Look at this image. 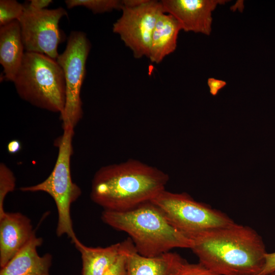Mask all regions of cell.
I'll return each instance as SVG.
<instances>
[{
	"label": "cell",
	"mask_w": 275,
	"mask_h": 275,
	"mask_svg": "<svg viewBox=\"0 0 275 275\" xmlns=\"http://www.w3.org/2000/svg\"><path fill=\"white\" fill-rule=\"evenodd\" d=\"M67 15L62 7L38 11L24 7L18 21L25 51L43 54L57 60L58 47L63 39L59 22Z\"/></svg>",
	"instance_id": "cell-9"
},
{
	"label": "cell",
	"mask_w": 275,
	"mask_h": 275,
	"mask_svg": "<svg viewBox=\"0 0 275 275\" xmlns=\"http://www.w3.org/2000/svg\"><path fill=\"white\" fill-rule=\"evenodd\" d=\"M133 244L130 238L105 248L89 247L79 240L74 244L81 254L82 275H103L118 257Z\"/></svg>",
	"instance_id": "cell-15"
},
{
	"label": "cell",
	"mask_w": 275,
	"mask_h": 275,
	"mask_svg": "<svg viewBox=\"0 0 275 275\" xmlns=\"http://www.w3.org/2000/svg\"><path fill=\"white\" fill-rule=\"evenodd\" d=\"M168 174L130 159L100 168L92 181L90 197L104 210L123 211L151 201L166 189Z\"/></svg>",
	"instance_id": "cell-2"
},
{
	"label": "cell",
	"mask_w": 275,
	"mask_h": 275,
	"mask_svg": "<svg viewBox=\"0 0 275 275\" xmlns=\"http://www.w3.org/2000/svg\"><path fill=\"white\" fill-rule=\"evenodd\" d=\"M101 218L113 228L128 234L137 253L145 257L191 246V239L175 228L151 201L126 210H104Z\"/></svg>",
	"instance_id": "cell-3"
},
{
	"label": "cell",
	"mask_w": 275,
	"mask_h": 275,
	"mask_svg": "<svg viewBox=\"0 0 275 275\" xmlns=\"http://www.w3.org/2000/svg\"><path fill=\"white\" fill-rule=\"evenodd\" d=\"M24 11V5L16 0L0 1V26L18 20Z\"/></svg>",
	"instance_id": "cell-18"
},
{
	"label": "cell",
	"mask_w": 275,
	"mask_h": 275,
	"mask_svg": "<svg viewBox=\"0 0 275 275\" xmlns=\"http://www.w3.org/2000/svg\"><path fill=\"white\" fill-rule=\"evenodd\" d=\"M151 201L175 228L189 239L206 231L234 223L225 213L195 201L186 193H173L164 189Z\"/></svg>",
	"instance_id": "cell-6"
},
{
	"label": "cell",
	"mask_w": 275,
	"mask_h": 275,
	"mask_svg": "<svg viewBox=\"0 0 275 275\" xmlns=\"http://www.w3.org/2000/svg\"><path fill=\"white\" fill-rule=\"evenodd\" d=\"M178 275H219L210 270L200 263L183 264Z\"/></svg>",
	"instance_id": "cell-21"
},
{
	"label": "cell",
	"mask_w": 275,
	"mask_h": 275,
	"mask_svg": "<svg viewBox=\"0 0 275 275\" xmlns=\"http://www.w3.org/2000/svg\"><path fill=\"white\" fill-rule=\"evenodd\" d=\"M225 0H162L164 12L172 15L182 30L209 35L213 11Z\"/></svg>",
	"instance_id": "cell-10"
},
{
	"label": "cell",
	"mask_w": 275,
	"mask_h": 275,
	"mask_svg": "<svg viewBox=\"0 0 275 275\" xmlns=\"http://www.w3.org/2000/svg\"><path fill=\"white\" fill-rule=\"evenodd\" d=\"M74 129L71 127L63 129V133L57 141L59 150L56 163L48 177L36 185L20 188L23 192H45L53 199L58 214L57 235H67L73 244L78 239L73 230L70 208L81 194L80 187L73 182L71 174Z\"/></svg>",
	"instance_id": "cell-5"
},
{
	"label": "cell",
	"mask_w": 275,
	"mask_h": 275,
	"mask_svg": "<svg viewBox=\"0 0 275 275\" xmlns=\"http://www.w3.org/2000/svg\"><path fill=\"white\" fill-rule=\"evenodd\" d=\"M275 272V252L267 253L264 265L257 275H270Z\"/></svg>",
	"instance_id": "cell-22"
},
{
	"label": "cell",
	"mask_w": 275,
	"mask_h": 275,
	"mask_svg": "<svg viewBox=\"0 0 275 275\" xmlns=\"http://www.w3.org/2000/svg\"><path fill=\"white\" fill-rule=\"evenodd\" d=\"M199 263L219 275H257L267 254L261 237L252 228L235 223L190 238Z\"/></svg>",
	"instance_id": "cell-1"
},
{
	"label": "cell",
	"mask_w": 275,
	"mask_h": 275,
	"mask_svg": "<svg viewBox=\"0 0 275 275\" xmlns=\"http://www.w3.org/2000/svg\"><path fill=\"white\" fill-rule=\"evenodd\" d=\"M43 239L35 232L25 245L1 268L0 275H50L52 257L49 253L40 256L37 248Z\"/></svg>",
	"instance_id": "cell-12"
},
{
	"label": "cell",
	"mask_w": 275,
	"mask_h": 275,
	"mask_svg": "<svg viewBox=\"0 0 275 275\" xmlns=\"http://www.w3.org/2000/svg\"><path fill=\"white\" fill-rule=\"evenodd\" d=\"M270 275H275V272L272 273Z\"/></svg>",
	"instance_id": "cell-26"
},
{
	"label": "cell",
	"mask_w": 275,
	"mask_h": 275,
	"mask_svg": "<svg viewBox=\"0 0 275 275\" xmlns=\"http://www.w3.org/2000/svg\"><path fill=\"white\" fill-rule=\"evenodd\" d=\"M65 3L68 9L84 7L95 14L122 10L124 6V1L120 0H66Z\"/></svg>",
	"instance_id": "cell-17"
},
{
	"label": "cell",
	"mask_w": 275,
	"mask_h": 275,
	"mask_svg": "<svg viewBox=\"0 0 275 275\" xmlns=\"http://www.w3.org/2000/svg\"><path fill=\"white\" fill-rule=\"evenodd\" d=\"M52 2V0H31L29 3L24 5V7L32 11H41L46 9L45 8Z\"/></svg>",
	"instance_id": "cell-23"
},
{
	"label": "cell",
	"mask_w": 275,
	"mask_h": 275,
	"mask_svg": "<svg viewBox=\"0 0 275 275\" xmlns=\"http://www.w3.org/2000/svg\"><path fill=\"white\" fill-rule=\"evenodd\" d=\"M121 17L113 31L132 52L136 59L148 58L152 33L160 16L165 13L161 1L124 0Z\"/></svg>",
	"instance_id": "cell-8"
},
{
	"label": "cell",
	"mask_w": 275,
	"mask_h": 275,
	"mask_svg": "<svg viewBox=\"0 0 275 275\" xmlns=\"http://www.w3.org/2000/svg\"><path fill=\"white\" fill-rule=\"evenodd\" d=\"M22 146L20 142L17 140L10 141L7 144V150L10 154L18 153L21 149Z\"/></svg>",
	"instance_id": "cell-25"
},
{
	"label": "cell",
	"mask_w": 275,
	"mask_h": 275,
	"mask_svg": "<svg viewBox=\"0 0 275 275\" xmlns=\"http://www.w3.org/2000/svg\"><path fill=\"white\" fill-rule=\"evenodd\" d=\"M186 262L176 253L170 251L148 257L140 255L134 249L128 255L127 275H178Z\"/></svg>",
	"instance_id": "cell-13"
},
{
	"label": "cell",
	"mask_w": 275,
	"mask_h": 275,
	"mask_svg": "<svg viewBox=\"0 0 275 275\" xmlns=\"http://www.w3.org/2000/svg\"><path fill=\"white\" fill-rule=\"evenodd\" d=\"M13 82L22 100L49 112H63L66 101L65 76L56 60L25 51Z\"/></svg>",
	"instance_id": "cell-4"
},
{
	"label": "cell",
	"mask_w": 275,
	"mask_h": 275,
	"mask_svg": "<svg viewBox=\"0 0 275 275\" xmlns=\"http://www.w3.org/2000/svg\"><path fill=\"white\" fill-rule=\"evenodd\" d=\"M227 83L225 81L210 77L207 79V85L209 88L210 94L216 96L219 90L223 88Z\"/></svg>",
	"instance_id": "cell-24"
},
{
	"label": "cell",
	"mask_w": 275,
	"mask_h": 275,
	"mask_svg": "<svg viewBox=\"0 0 275 275\" xmlns=\"http://www.w3.org/2000/svg\"><path fill=\"white\" fill-rule=\"evenodd\" d=\"M90 49L91 43L84 32L72 31L65 49L56 60L63 70L66 85L65 104L61 114L63 129L74 128L82 117L80 91Z\"/></svg>",
	"instance_id": "cell-7"
},
{
	"label": "cell",
	"mask_w": 275,
	"mask_h": 275,
	"mask_svg": "<svg viewBox=\"0 0 275 275\" xmlns=\"http://www.w3.org/2000/svg\"><path fill=\"white\" fill-rule=\"evenodd\" d=\"M135 247L133 243L122 253L103 275H127V261L129 253Z\"/></svg>",
	"instance_id": "cell-20"
},
{
	"label": "cell",
	"mask_w": 275,
	"mask_h": 275,
	"mask_svg": "<svg viewBox=\"0 0 275 275\" xmlns=\"http://www.w3.org/2000/svg\"><path fill=\"white\" fill-rule=\"evenodd\" d=\"M16 179L13 172L5 163L0 164V216L5 212L4 200L15 187Z\"/></svg>",
	"instance_id": "cell-19"
},
{
	"label": "cell",
	"mask_w": 275,
	"mask_h": 275,
	"mask_svg": "<svg viewBox=\"0 0 275 275\" xmlns=\"http://www.w3.org/2000/svg\"><path fill=\"white\" fill-rule=\"evenodd\" d=\"M18 20L0 26V64L3 79L13 81L21 64L24 52Z\"/></svg>",
	"instance_id": "cell-14"
},
{
	"label": "cell",
	"mask_w": 275,
	"mask_h": 275,
	"mask_svg": "<svg viewBox=\"0 0 275 275\" xmlns=\"http://www.w3.org/2000/svg\"><path fill=\"white\" fill-rule=\"evenodd\" d=\"M181 30L180 24L172 15L166 13L160 15L152 35L148 56L151 62L159 64L175 50Z\"/></svg>",
	"instance_id": "cell-16"
},
{
	"label": "cell",
	"mask_w": 275,
	"mask_h": 275,
	"mask_svg": "<svg viewBox=\"0 0 275 275\" xmlns=\"http://www.w3.org/2000/svg\"><path fill=\"white\" fill-rule=\"evenodd\" d=\"M35 231L31 219L20 212L0 216V266L7 263L29 241Z\"/></svg>",
	"instance_id": "cell-11"
}]
</instances>
